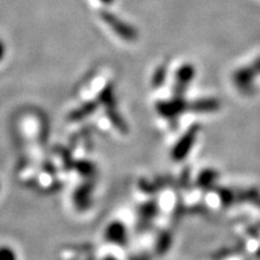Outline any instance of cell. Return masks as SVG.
<instances>
[{"label": "cell", "mask_w": 260, "mask_h": 260, "mask_svg": "<svg viewBox=\"0 0 260 260\" xmlns=\"http://www.w3.org/2000/svg\"><path fill=\"white\" fill-rule=\"evenodd\" d=\"M107 237H109L112 242H123L125 239L124 226L119 223H115L112 224V225H110L109 229H107Z\"/></svg>", "instance_id": "1"}, {"label": "cell", "mask_w": 260, "mask_h": 260, "mask_svg": "<svg viewBox=\"0 0 260 260\" xmlns=\"http://www.w3.org/2000/svg\"><path fill=\"white\" fill-rule=\"evenodd\" d=\"M0 260H17L15 252L9 247H0Z\"/></svg>", "instance_id": "2"}, {"label": "cell", "mask_w": 260, "mask_h": 260, "mask_svg": "<svg viewBox=\"0 0 260 260\" xmlns=\"http://www.w3.org/2000/svg\"><path fill=\"white\" fill-rule=\"evenodd\" d=\"M4 52H5V50H4V45H3L2 42H0V60H2L3 56H4Z\"/></svg>", "instance_id": "3"}]
</instances>
